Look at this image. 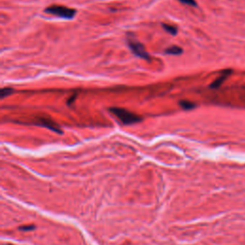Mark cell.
<instances>
[{
    "mask_svg": "<svg viewBox=\"0 0 245 245\" xmlns=\"http://www.w3.org/2000/svg\"><path fill=\"white\" fill-rule=\"evenodd\" d=\"M20 229L24 230V231H27L26 229H28V231H29V230H30V229H34V226H27V227L23 226V227H20Z\"/></svg>",
    "mask_w": 245,
    "mask_h": 245,
    "instance_id": "8fae6325",
    "label": "cell"
},
{
    "mask_svg": "<svg viewBox=\"0 0 245 245\" xmlns=\"http://www.w3.org/2000/svg\"><path fill=\"white\" fill-rule=\"evenodd\" d=\"M127 44H128V46H129V48L131 49L132 53L135 56L141 57V59H144V60H149V57H150L149 55L148 54V52L145 51L144 45L141 42H139L138 40L134 39L130 36H128Z\"/></svg>",
    "mask_w": 245,
    "mask_h": 245,
    "instance_id": "3957f363",
    "label": "cell"
},
{
    "mask_svg": "<svg viewBox=\"0 0 245 245\" xmlns=\"http://www.w3.org/2000/svg\"><path fill=\"white\" fill-rule=\"evenodd\" d=\"M13 92H14V89L11 88V87H4V88H2L1 91H0V96H1V99H4L7 96L11 95Z\"/></svg>",
    "mask_w": 245,
    "mask_h": 245,
    "instance_id": "9c48e42d",
    "label": "cell"
},
{
    "mask_svg": "<svg viewBox=\"0 0 245 245\" xmlns=\"http://www.w3.org/2000/svg\"><path fill=\"white\" fill-rule=\"evenodd\" d=\"M166 54H170V55H180L183 53L182 48L178 47V46H172V47H168L165 51Z\"/></svg>",
    "mask_w": 245,
    "mask_h": 245,
    "instance_id": "8992f818",
    "label": "cell"
},
{
    "mask_svg": "<svg viewBox=\"0 0 245 245\" xmlns=\"http://www.w3.org/2000/svg\"><path fill=\"white\" fill-rule=\"evenodd\" d=\"M181 3H184V4H187V5H190V6H194L195 7L196 6V2L195 0H179Z\"/></svg>",
    "mask_w": 245,
    "mask_h": 245,
    "instance_id": "30bf717a",
    "label": "cell"
},
{
    "mask_svg": "<svg viewBox=\"0 0 245 245\" xmlns=\"http://www.w3.org/2000/svg\"><path fill=\"white\" fill-rule=\"evenodd\" d=\"M233 73V70L229 69V70H224V71L221 73V75L219 76V77L215 80L213 83L210 84V87L213 89H217L218 88V87L221 86V84H222L224 83V80L229 77V76Z\"/></svg>",
    "mask_w": 245,
    "mask_h": 245,
    "instance_id": "277c9868",
    "label": "cell"
},
{
    "mask_svg": "<svg viewBox=\"0 0 245 245\" xmlns=\"http://www.w3.org/2000/svg\"><path fill=\"white\" fill-rule=\"evenodd\" d=\"M109 111L113 113L116 117H117L122 124H125V125H132V124H135V122H138L142 120L141 117H139V116L136 115L135 113H132V112L128 111V110L124 109V108L112 107V108L109 109Z\"/></svg>",
    "mask_w": 245,
    "mask_h": 245,
    "instance_id": "6da1fadb",
    "label": "cell"
},
{
    "mask_svg": "<svg viewBox=\"0 0 245 245\" xmlns=\"http://www.w3.org/2000/svg\"><path fill=\"white\" fill-rule=\"evenodd\" d=\"M179 104H180V106H181L185 110H191V109L194 108L196 106L194 103L188 102V101H181V102L179 103Z\"/></svg>",
    "mask_w": 245,
    "mask_h": 245,
    "instance_id": "52a82bcc",
    "label": "cell"
},
{
    "mask_svg": "<svg viewBox=\"0 0 245 245\" xmlns=\"http://www.w3.org/2000/svg\"><path fill=\"white\" fill-rule=\"evenodd\" d=\"M38 125H40V126H42L47 127V128H49V129L53 130V131H55L57 133H60V134L62 133V130L59 127V126L56 125L54 122L50 121L49 119H40L38 122Z\"/></svg>",
    "mask_w": 245,
    "mask_h": 245,
    "instance_id": "5b68a950",
    "label": "cell"
},
{
    "mask_svg": "<svg viewBox=\"0 0 245 245\" xmlns=\"http://www.w3.org/2000/svg\"><path fill=\"white\" fill-rule=\"evenodd\" d=\"M45 13L51 14L53 15L61 17V18H65V19H71L76 15L77 11L65 7V6H59V5H52L50 7L46 8L44 10Z\"/></svg>",
    "mask_w": 245,
    "mask_h": 245,
    "instance_id": "7a4b0ae2",
    "label": "cell"
},
{
    "mask_svg": "<svg viewBox=\"0 0 245 245\" xmlns=\"http://www.w3.org/2000/svg\"><path fill=\"white\" fill-rule=\"evenodd\" d=\"M162 26H163V28H164L168 33H170L171 34H172V36H175V34H177V32H178L177 28L174 27V26L168 25V24H165V23H163Z\"/></svg>",
    "mask_w": 245,
    "mask_h": 245,
    "instance_id": "ba28073f",
    "label": "cell"
}]
</instances>
